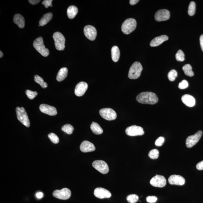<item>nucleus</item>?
I'll use <instances>...</instances> for the list:
<instances>
[{
  "label": "nucleus",
  "instance_id": "f257e3e1",
  "mask_svg": "<svg viewBox=\"0 0 203 203\" xmlns=\"http://www.w3.org/2000/svg\"><path fill=\"white\" fill-rule=\"evenodd\" d=\"M136 100L141 104L154 105L158 102V99L153 92H143L137 96Z\"/></svg>",
  "mask_w": 203,
  "mask_h": 203
},
{
  "label": "nucleus",
  "instance_id": "f03ea898",
  "mask_svg": "<svg viewBox=\"0 0 203 203\" xmlns=\"http://www.w3.org/2000/svg\"><path fill=\"white\" fill-rule=\"evenodd\" d=\"M143 67L141 63L139 62H135L133 64L130 68L128 73V77L130 79H135L140 77Z\"/></svg>",
  "mask_w": 203,
  "mask_h": 203
},
{
  "label": "nucleus",
  "instance_id": "7ed1b4c3",
  "mask_svg": "<svg viewBox=\"0 0 203 203\" xmlns=\"http://www.w3.org/2000/svg\"><path fill=\"white\" fill-rule=\"evenodd\" d=\"M33 46L42 56L47 57L49 54V49L46 48L44 45L43 38L42 37H39L34 41Z\"/></svg>",
  "mask_w": 203,
  "mask_h": 203
},
{
  "label": "nucleus",
  "instance_id": "20e7f679",
  "mask_svg": "<svg viewBox=\"0 0 203 203\" xmlns=\"http://www.w3.org/2000/svg\"><path fill=\"white\" fill-rule=\"evenodd\" d=\"M136 27V22L133 18H129L125 20L122 25L121 31L125 34H130L135 30Z\"/></svg>",
  "mask_w": 203,
  "mask_h": 203
},
{
  "label": "nucleus",
  "instance_id": "39448f33",
  "mask_svg": "<svg viewBox=\"0 0 203 203\" xmlns=\"http://www.w3.org/2000/svg\"><path fill=\"white\" fill-rule=\"evenodd\" d=\"M16 112L18 121L25 126L29 127L30 124V121L25 108L17 107L16 108Z\"/></svg>",
  "mask_w": 203,
  "mask_h": 203
},
{
  "label": "nucleus",
  "instance_id": "423d86ee",
  "mask_svg": "<svg viewBox=\"0 0 203 203\" xmlns=\"http://www.w3.org/2000/svg\"><path fill=\"white\" fill-rule=\"evenodd\" d=\"M53 38L56 49L58 51L63 50L65 47L66 41L63 35L60 32H55L53 34Z\"/></svg>",
  "mask_w": 203,
  "mask_h": 203
},
{
  "label": "nucleus",
  "instance_id": "0eeeda50",
  "mask_svg": "<svg viewBox=\"0 0 203 203\" xmlns=\"http://www.w3.org/2000/svg\"><path fill=\"white\" fill-rule=\"evenodd\" d=\"M99 114L102 117L107 121H113L117 117L116 112L110 108L102 109L99 111Z\"/></svg>",
  "mask_w": 203,
  "mask_h": 203
},
{
  "label": "nucleus",
  "instance_id": "6e6552de",
  "mask_svg": "<svg viewBox=\"0 0 203 203\" xmlns=\"http://www.w3.org/2000/svg\"><path fill=\"white\" fill-rule=\"evenodd\" d=\"M94 168L103 174H106L109 171V169L106 162L102 160H96L92 163Z\"/></svg>",
  "mask_w": 203,
  "mask_h": 203
},
{
  "label": "nucleus",
  "instance_id": "1a4fd4ad",
  "mask_svg": "<svg viewBox=\"0 0 203 203\" xmlns=\"http://www.w3.org/2000/svg\"><path fill=\"white\" fill-rule=\"evenodd\" d=\"M53 195L57 199L67 200L71 197V192L69 189L65 188L62 190H57L54 191L53 193Z\"/></svg>",
  "mask_w": 203,
  "mask_h": 203
},
{
  "label": "nucleus",
  "instance_id": "9d476101",
  "mask_svg": "<svg viewBox=\"0 0 203 203\" xmlns=\"http://www.w3.org/2000/svg\"><path fill=\"white\" fill-rule=\"evenodd\" d=\"M202 134V131H199L193 135L188 136L186 140V145L188 148H191L196 144L200 140Z\"/></svg>",
  "mask_w": 203,
  "mask_h": 203
},
{
  "label": "nucleus",
  "instance_id": "9b49d317",
  "mask_svg": "<svg viewBox=\"0 0 203 203\" xmlns=\"http://www.w3.org/2000/svg\"><path fill=\"white\" fill-rule=\"evenodd\" d=\"M125 133L127 135L130 136H142L145 133L142 127L136 125L128 127L125 130Z\"/></svg>",
  "mask_w": 203,
  "mask_h": 203
},
{
  "label": "nucleus",
  "instance_id": "f8f14e48",
  "mask_svg": "<svg viewBox=\"0 0 203 203\" xmlns=\"http://www.w3.org/2000/svg\"><path fill=\"white\" fill-rule=\"evenodd\" d=\"M151 185L155 187H163L166 184V180L162 175H156L153 177L150 181Z\"/></svg>",
  "mask_w": 203,
  "mask_h": 203
},
{
  "label": "nucleus",
  "instance_id": "ddd939ff",
  "mask_svg": "<svg viewBox=\"0 0 203 203\" xmlns=\"http://www.w3.org/2000/svg\"><path fill=\"white\" fill-rule=\"evenodd\" d=\"M84 32L85 36L88 39L91 41L95 40L97 36V31L95 27L90 25L86 26L84 27Z\"/></svg>",
  "mask_w": 203,
  "mask_h": 203
},
{
  "label": "nucleus",
  "instance_id": "4468645a",
  "mask_svg": "<svg viewBox=\"0 0 203 203\" xmlns=\"http://www.w3.org/2000/svg\"><path fill=\"white\" fill-rule=\"evenodd\" d=\"M170 17V13L169 11L166 9H162L158 10L155 14V18L156 21L161 22L166 21Z\"/></svg>",
  "mask_w": 203,
  "mask_h": 203
},
{
  "label": "nucleus",
  "instance_id": "2eb2a0df",
  "mask_svg": "<svg viewBox=\"0 0 203 203\" xmlns=\"http://www.w3.org/2000/svg\"><path fill=\"white\" fill-rule=\"evenodd\" d=\"M94 194L99 199L108 198L111 196V194L110 191L101 187L96 188L94 191Z\"/></svg>",
  "mask_w": 203,
  "mask_h": 203
},
{
  "label": "nucleus",
  "instance_id": "dca6fc26",
  "mask_svg": "<svg viewBox=\"0 0 203 203\" xmlns=\"http://www.w3.org/2000/svg\"><path fill=\"white\" fill-rule=\"evenodd\" d=\"M39 108L41 111L49 116H54L57 114L56 108L47 104H42L40 106Z\"/></svg>",
  "mask_w": 203,
  "mask_h": 203
},
{
  "label": "nucleus",
  "instance_id": "f3484780",
  "mask_svg": "<svg viewBox=\"0 0 203 203\" xmlns=\"http://www.w3.org/2000/svg\"><path fill=\"white\" fill-rule=\"evenodd\" d=\"M88 86L87 83L81 82L77 84L75 90V95L77 97H82L88 89Z\"/></svg>",
  "mask_w": 203,
  "mask_h": 203
},
{
  "label": "nucleus",
  "instance_id": "a211bd4d",
  "mask_svg": "<svg viewBox=\"0 0 203 203\" xmlns=\"http://www.w3.org/2000/svg\"><path fill=\"white\" fill-rule=\"evenodd\" d=\"M169 183L171 185L182 186L185 183V180L183 177L179 175H171L168 179Z\"/></svg>",
  "mask_w": 203,
  "mask_h": 203
},
{
  "label": "nucleus",
  "instance_id": "6ab92c4d",
  "mask_svg": "<svg viewBox=\"0 0 203 203\" xmlns=\"http://www.w3.org/2000/svg\"><path fill=\"white\" fill-rule=\"evenodd\" d=\"M80 149L82 152L86 153L95 151L96 147L91 142L88 141H84L81 143Z\"/></svg>",
  "mask_w": 203,
  "mask_h": 203
},
{
  "label": "nucleus",
  "instance_id": "aec40b11",
  "mask_svg": "<svg viewBox=\"0 0 203 203\" xmlns=\"http://www.w3.org/2000/svg\"><path fill=\"white\" fill-rule=\"evenodd\" d=\"M181 100L183 103L188 106L193 107L195 106V99L193 96L186 94L182 96Z\"/></svg>",
  "mask_w": 203,
  "mask_h": 203
},
{
  "label": "nucleus",
  "instance_id": "412c9836",
  "mask_svg": "<svg viewBox=\"0 0 203 203\" xmlns=\"http://www.w3.org/2000/svg\"><path fill=\"white\" fill-rule=\"evenodd\" d=\"M168 39V37L166 35H162V36L156 37L151 41L150 45L151 47H157Z\"/></svg>",
  "mask_w": 203,
  "mask_h": 203
},
{
  "label": "nucleus",
  "instance_id": "4be33fe9",
  "mask_svg": "<svg viewBox=\"0 0 203 203\" xmlns=\"http://www.w3.org/2000/svg\"><path fill=\"white\" fill-rule=\"evenodd\" d=\"M14 23L17 25L20 28H23L25 27V20L23 16L20 14L15 15L13 18Z\"/></svg>",
  "mask_w": 203,
  "mask_h": 203
},
{
  "label": "nucleus",
  "instance_id": "5701e85b",
  "mask_svg": "<svg viewBox=\"0 0 203 203\" xmlns=\"http://www.w3.org/2000/svg\"><path fill=\"white\" fill-rule=\"evenodd\" d=\"M68 69L66 67L62 68L59 71L57 76V80L58 82H61L64 80L68 74Z\"/></svg>",
  "mask_w": 203,
  "mask_h": 203
},
{
  "label": "nucleus",
  "instance_id": "b1692460",
  "mask_svg": "<svg viewBox=\"0 0 203 203\" xmlns=\"http://www.w3.org/2000/svg\"><path fill=\"white\" fill-rule=\"evenodd\" d=\"M53 14L51 12L47 13L44 14L42 17L41 18L39 23L40 26H43L49 22L52 18Z\"/></svg>",
  "mask_w": 203,
  "mask_h": 203
},
{
  "label": "nucleus",
  "instance_id": "393cba45",
  "mask_svg": "<svg viewBox=\"0 0 203 203\" xmlns=\"http://www.w3.org/2000/svg\"><path fill=\"white\" fill-rule=\"evenodd\" d=\"M111 57L112 61L117 62L119 61L120 56V52L119 47L117 46H114L111 50Z\"/></svg>",
  "mask_w": 203,
  "mask_h": 203
},
{
  "label": "nucleus",
  "instance_id": "a878e982",
  "mask_svg": "<svg viewBox=\"0 0 203 203\" xmlns=\"http://www.w3.org/2000/svg\"><path fill=\"white\" fill-rule=\"evenodd\" d=\"M77 12H78V9L74 5L70 6L67 10V16L70 19H73L75 18Z\"/></svg>",
  "mask_w": 203,
  "mask_h": 203
},
{
  "label": "nucleus",
  "instance_id": "bb28decb",
  "mask_svg": "<svg viewBox=\"0 0 203 203\" xmlns=\"http://www.w3.org/2000/svg\"><path fill=\"white\" fill-rule=\"evenodd\" d=\"M92 132L96 135H100L102 133V129L97 123L93 122L90 126Z\"/></svg>",
  "mask_w": 203,
  "mask_h": 203
},
{
  "label": "nucleus",
  "instance_id": "cd10ccee",
  "mask_svg": "<svg viewBox=\"0 0 203 203\" xmlns=\"http://www.w3.org/2000/svg\"><path fill=\"white\" fill-rule=\"evenodd\" d=\"M192 69V68L189 64H186L182 67V69L185 75L190 77H193L194 75V73Z\"/></svg>",
  "mask_w": 203,
  "mask_h": 203
},
{
  "label": "nucleus",
  "instance_id": "c85d7f7f",
  "mask_svg": "<svg viewBox=\"0 0 203 203\" xmlns=\"http://www.w3.org/2000/svg\"><path fill=\"white\" fill-rule=\"evenodd\" d=\"M34 78L35 82L39 84L42 88H45L47 87V83L44 82L43 79L42 77L39 76L38 75H36L35 76Z\"/></svg>",
  "mask_w": 203,
  "mask_h": 203
},
{
  "label": "nucleus",
  "instance_id": "c756f323",
  "mask_svg": "<svg viewBox=\"0 0 203 203\" xmlns=\"http://www.w3.org/2000/svg\"><path fill=\"white\" fill-rule=\"evenodd\" d=\"M62 130L68 134L70 135L72 133L74 128L72 125L67 124L64 125L62 128Z\"/></svg>",
  "mask_w": 203,
  "mask_h": 203
},
{
  "label": "nucleus",
  "instance_id": "7c9ffc66",
  "mask_svg": "<svg viewBox=\"0 0 203 203\" xmlns=\"http://www.w3.org/2000/svg\"><path fill=\"white\" fill-rule=\"evenodd\" d=\"M196 10V4L195 2L192 1L190 3L188 8V13L189 15L193 16L195 14Z\"/></svg>",
  "mask_w": 203,
  "mask_h": 203
},
{
  "label": "nucleus",
  "instance_id": "2f4dec72",
  "mask_svg": "<svg viewBox=\"0 0 203 203\" xmlns=\"http://www.w3.org/2000/svg\"><path fill=\"white\" fill-rule=\"evenodd\" d=\"M139 199V197L137 195L135 194L130 195L126 197L127 201L130 203H135L137 202Z\"/></svg>",
  "mask_w": 203,
  "mask_h": 203
},
{
  "label": "nucleus",
  "instance_id": "473e14b6",
  "mask_svg": "<svg viewBox=\"0 0 203 203\" xmlns=\"http://www.w3.org/2000/svg\"><path fill=\"white\" fill-rule=\"evenodd\" d=\"M159 155V152L156 149H154L149 152L148 156L152 159H156L158 158Z\"/></svg>",
  "mask_w": 203,
  "mask_h": 203
},
{
  "label": "nucleus",
  "instance_id": "72a5a7b5",
  "mask_svg": "<svg viewBox=\"0 0 203 203\" xmlns=\"http://www.w3.org/2000/svg\"><path fill=\"white\" fill-rule=\"evenodd\" d=\"M175 57L176 60L178 62H183L185 60V55L181 50H179L175 55Z\"/></svg>",
  "mask_w": 203,
  "mask_h": 203
},
{
  "label": "nucleus",
  "instance_id": "f704fd0d",
  "mask_svg": "<svg viewBox=\"0 0 203 203\" xmlns=\"http://www.w3.org/2000/svg\"><path fill=\"white\" fill-rule=\"evenodd\" d=\"M178 75L177 72L176 70H171L169 72L168 74V77L169 80L171 81H173L175 80Z\"/></svg>",
  "mask_w": 203,
  "mask_h": 203
},
{
  "label": "nucleus",
  "instance_id": "c9c22d12",
  "mask_svg": "<svg viewBox=\"0 0 203 203\" xmlns=\"http://www.w3.org/2000/svg\"><path fill=\"white\" fill-rule=\"evenodd\" d=\"M49 138L51 140V141L54 144H57L59 142V138L56 134L53 133H51L48 136Z\"/></svg>",
  "mask_w": 203,
  "mask_h": 203
},
{
  "label": "nucleus",
  "instance_id": "e433bc0d",
  "mask_svg": "<svg viewBox=\"0 0 203 203\" xmlns=\"http://www.w3.org/2000/svg\"><path fill=\"white\" fill-rule=\"evenodd\" d=\"M25 93L28 97V98L30 99H33L36 97L38 95L37 92H33L28 90H26Z\"/></svg>",
  "mask_w": 203,
  "mask_h": 203
},
{
  "label": "nucleus",
  "instance_id": "4c0bfd02",
  "mask_svg": "<svg viewBox=\"0 0 203 203\" xmlns=\"http://www.w3.org/2000/svg\"><path fill=\"white\" fill-rule=\"evenodd\" d=\"M188 86H189V83L187 81L183 80L179 84L178 88L181 89H184L187 88Z\"/></svg>",
  "mask_w": 203,
  "mask_h": 203
},
{
  "label": "nucleus",
  "instance_id": "58836bf2",
  "mask_svg": "<svg viewBox=\"0 0 203 203\" xmlns=\"http://www.w3.org/2000/svg\"><path fill=\"white\" fill-rule=\"evenodd\" d=\"M165 138L162 137V136H160L156 140V142H155V145L156 146H161L164 142H165Z\"/></svg>",
  "mask_w": 203,
  "mask_h": 203
},
{
  "label": "nucleus",
  "instance_id": "ea45409f",
  "mask_svg": "<svg viewBox=\"0 0 203 203\" xmlns=\"http://www.w3.org/2000/svg\"><path fill=\"white\" fill-rule=\"evenodd\" d=\"M52 0H45L42 2V4L45 5L46 8H48L49 7H52Z\"/></svg>",
  "mask_w": 203,
  "mask_h": 203
},
{
  "label": "nucleus",
  "instance_id": "a19ab883",
  "mask_svg": "<svg viewBox=\"0 0 203 203\" xmlns=\"http://www.w3.org/2000/svg\"><path fill=\"white\" fill-rule=\"evenodd\" d=\"M157 200V198L155 196H148L146 197V201L147 202L150 203H155Z\"/></svg>",
  "mask_w": 203,
  "mask_h": 203
},
{
  "label": "nucleus",
  "instance_id": "79ce46f5",
  "mask_svg": "<svg viewBox=\"0 0 203 203\" xmlns=\"http://www.w3.org/2000/svg\"><path fill=\"white\" fill-rule=\"evenodd\" d=\"M196 168L198 170H203V160L197 164L196 166Z\"/></svg>",
  "mask_w": 203,
  "mask_h": 203
},
{
  "label": "nucleus",
  "instance_id": "37998d69",
  "mask_svg": "<svg viewBox=\"0 0 203 203\" xmlns=\"http://www.w3.org/2000/svg\"><path fill=\"white\" fill-rule=\"evenodd\" d=\"M40 1V0H29L28 1L30 4L33 5L37 4Z\"/></svg>",
  "mask_w": 203,
  "mask_h": 203
},
{
  "label": "nucleus",
  "instance_id": "c03bdc74",
  "mask_svg": "<svg viewBox=\"0 0 203 203\" xmlns=\"http://www.w3.org/2000/svg\"><path fill=\"white\" fill-rule=\"evenodd\" d=\"M36 196L38 199H41L43 197V193L39 192L37 193L36 194Z\"/></svg>",
  "mask_w": 203,
  "mask_h": 203
},
{
  "label": "nucleus",
  "instance_id": "a18cd8bd",
  "mask_svg": "<svg viewBox=\"0 0 203 203\" xmlns=\"http://www.w3.org/2000/svg\"><path fill=\"white\" fill-rule=\"evenodd\" d=\"M200 42L201 49L203 52V34L201 35L200 36Z\"/></svg>",
  "mask_w": 203,
  "mask_h": 203
},
{
  "label": "nucleus",
  "instance_id": "49530a36",
  "mask_svg": "<svg viewBox=\"0 0 203 203\" xmlns=\"http://www.w3.org/2000/svg\"><path fill=\"white\" fill-rule=\"evenodd\" d=\"M139 1V0H130V5H133L136 4Z\"/></svg>",
  "mask_w": 203,
  "mask_h": 203
},
{
  "label": "nucleus",
  "instance_id": "de8ad7c7",
  "mask_svg": "<svg viewBox=\"0 0 203 203\" xmlns=\"http://www.w3.org/2000/svg\"><path fill=\"white\" fill-rule=\"evenodd\" d=\"M0 58H1L3 56V53H2V52L1 51H0Z\"/></svg>",
  "mask_w": 203,
  "mask_h": 203
}]
</instances>
